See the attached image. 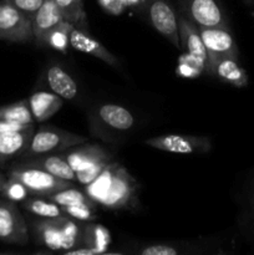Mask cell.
<instances>
[{"label": "cell", "mask_w": 254, "mask_h": 255, "mask_svg": "<svg viewBox=\"0 0 254 255\" xmlns=\"http://www.w3.org/2000/svg\"><path fill=\"white\" fill-rule=\"evenodd\" d=\"M35 238L45 248L54 252L64 251L62 242V216L57 218H42L32 224Z\"/></svg>", "instance_id": "12"}, {"label": "cell", "mask_w": 254, "mask_h": 255, "mask_svg": "<svg viewBox=\"0 0 254 255\" xmlns=\"http://www.w3.org/2000/svg\"><path fill=\"white\" fill-rule=\"evenodd\" d=\"M85 193L107 209H134L138 206V183L117 162H110L96 179L85 186Z\"/></svg>", "instance_id": "1"}, {"label": "cell", "mask_w": 254, "mask_h": 255, "mask_svg": "<svg viewBox=\"0 0 254 255\" xmlns=\"http://www.w3.org/2000/svg\"><path fill=\"white\" fill-rule=\"evenodd\" d=\"M253 199H254V196H253Z\"/></svg>", "instance_id": "35"}, {"label": "cell", "mask_w": 254, "mask_h": 255, "mask_svg": "<svg viewBox=\"0 0 254 255\" xmlns=\"http://www.w3.org/2000/svg\"><path fill=\"white\" fill-rule=\"evenodd\" d=\"M178 25L182 51L193 55L197 59L207 62V51L203 40H202L199 27L182 14L178 16Z\"/></svg>", "instance_id": "14"}, {"label": "cell", "mask_w": 254, "mask_h": 255, "mask_svg": "<svg viewBox=\"0 0 254 255\" xmlns=\"http://www.w3.org/2000/svg\"><path fill=\"white\" fill-rule=\"evenodd\" d=\"M0 241L25 246L29 242L26 222L11 201H0Z\"/></svg>", "instance_id": "9"}, {"label": "cell", "mask_w": 254, "mask_h": 255, "mask_svg": "<svg viewBox=\"0 0 254 255\" xmlns=\"http://www.w3.org/2000/svg\"><path fill=\"white\" fill-rule=\"evenodd\" d=\"M138 253L141 255H177L179 254V251L176 246L158 243L144 247L139 249Z\"/></svg>", "instance_id": "31"}, {"label": "cell", "mask_w": 254, "mask_h": 255, "mask_svg": "<svg viewBox=\"0 0 254 255\" xmlns=\"http://www.w3.org/2000/svg\"><path fill=\"white\" fill-rule=\"evenodd\" d=\"M70 46L80 52L91 55V56L106 62L110 66H119L117 57L112 52H110L101 42L90 36L86 30L79 29V27L75 26L72 27L71 32H70Z\"/></svg>", "instance_id": "11"}, {"label": "cell", "mask_w": 254, "mask_h": 255, "mask_svg": "<svg viewBox=\"0 0 254 255\" xmlns=\"http://www.w3.org/2000/svg\"><path fill=\"white\" fill-rule=\"evenodd\" d=\"M0 39L11 42L34 40L32 20L5 0L0 2Z\"/></svg>", "instance_id": "4"}, {"label": "cell", "mask_w": 254, "mask_h": 255, "mask_svg": "<svg viewBox=\"0 0 254 255\" xmlns=\"http://www.w3.org/2000/svg\"><path fill=\"white\" fill-rule=\"evenodd\" d=\"M32 20L45 0H5Z\"/></svg>", "instance_id": "30"}, {"label": "cell", "mask_w": 254, "mask_h": 255, "mask_svg": "<svg viewBox=\"0 0 254 255\" xmlns=\"http://www.w3.org/2000/svg\"><path fill=\"white\" fill-rule=\"evenodd\" d=\"M55 2L59 6L64 20L69 21L75 27L87 31L86 12L84 10L82 0H55Z\"/></svg>", "instance_id": "23"}, {"label": "cell", "mask_w": 254, "mask_h": 255, "mask_svg": "<svg viewBox=\"0 0 254 255\" xmlns=\"http://www.w3.org/2000/svg\"><path fill=\"white\" fill-rule=\"evenodd\" d=\"M46 81L54 94L65 100H72L77 96L79 87L71 75L60 65H54L46 72Z\"/></svg>", "instance_id": "18"}, {"label": "cell", "mask_w": 254, "mask_h": 255, "mask_svg": "<svg viewBox=\"0 0 254 255\" xmlns=\"http://www.w3.org/2000/svg\"><path fill=\"white\" fill-rule=\"evenodd\" d=\"M97 115L105 125L117 131H128L134 125L133 115L121 105H102L97 110Z\"/></svg>", "instance_id": "19"}, {"label": "cell", "mask_w": 254, "mask_h": 255, "mask_svg": "<svg viewBox=\"0 0 254 255\" xmlns=\"http://www.w3.org/2000/svg\"><path fill=\"white\" fill-rule=\"evenodd\" d=\"M22 206L27 212L40 218H57L65 214L61 207L49 198H27L25 199Z\"/></svg>", "instance_id": "24"}, {"label": "cell", "mask_w": 254, "mask_h": 255, "mask_svg": "<svg viewBox=\"0 0 254 255\" xmlns=\"http://www.w3.org/2000/svg\"><path fill=\"white\" fill-rule=\"evenodd\" d=\"M30 126H32V125H26L15 121H7V120H0V133H4V132L21 131V129L27 128V127Z\"/></svg>", "instance_id": "33"}, {"label": "cell", "mask_w": 254, "mask_h": 255, "mask_svg": "<svg viewBox=\"0 0 254 255\" xmlns=\"http://www.w3.org/2000/svg\"><path fill=\"white\" fill-rule=\"evenodd\" d=\"M207 72L234 87H246L248 85V75L239 65L238 59L224 57L218 60L207 69Z\"/></svg>", "instance_id": "16"}, {"label": "cell", "mask_w": 254, "mask_h": 255, "mask_svg": "<svg viewBox=\"0 0 254 255\" xmlns=\"http://www.w3.org/2000/svg\"><path fill=\"white\" fill-rule=\"evenodd\" d=\"M27 163L34 164V166L40 167L44 171L49 172L52 176L57 177V178L65 179V181H76V173L69 162L65 159L62 153H52V154H45V156H39L37 158L31 159Z\"/></svg>", "instance_id": "21"}, {"label": "cell", "mask_w": 254, "mask_h": 255, "mask_svg": "<svg viewBox=\"0 0 254 255\" xmlns=\"http://www.w3.org/2000/svg\"><path fill=\"white\" fill-rule=\"evenodd\" d=\"M86 142V137L81 134L64 131L51 126H42L35 132L29 147L22 153L24 157H39L45 154L60 153L72 147L80 146Z\"/></svg>", "instance_id": "2"}, {"label": "cell", "mask_w": 254, "mask_h": 255, "mask_svg": "<svg viewBox=\"0 0 254 255\" xmlns=\"http://www.w3.org/2000/svg\"><path fill=\"white\" fill-rule=\"evenodd\" d=\"M0 120H7V121L32 125L34 117H32L31 111H30L29 101L27 100H21V101L0 107Z\"/></svg>", "instance_id": "25"}, {"label": "cell", "mask_w": 254, "mask_h": 255, "mask_svg": "<svg viewBox=\"0 0 254 255\" xmlns=\"http://www.w3.org/2000/svg\"><path fill=\"white\" fill-rule=\"evenodd\" d=\"M1 193L5 197V199L14 202V203H16V202H24L30 196V192L27 191L26 187L19 179L14 178V177H9L5 181L1 189Z\"/></svg>", "instance_id": "29"}, {"label": "cell", "mask_w": 254, "mask_h": 255, "mask_svg": "<svg viewBox=\"0 0 254 255\" xmlns=\"http://www.w3.org/2000/svg\"><path fill=\"white\" fill-rule=\"evenodd\" d=\"M75 173L85 171L92 166L100 163H110L112 161V154L104 147L99 144H86L77 147L71 151L62 153Z\"/></svg>", "instance_id": "10"}, {"label": "cell", "mask_w": 254, "mask_h": 255, "mask_svg": "<svg viewBox=\"0 0 254 255\" xmlns=\"http://www.w3.org/2000/svg\"><path fill=\"white\" fill-rule=\"evenodd\" d=\"M34 133V125L21 131L0 133V163L21 156L29 147Z\"/></svg>", "instance_id": "13"}, {"label": "cell", "mask_w": 254, "mask_h": 255, "mask_svg": "<svg viewBox=\"0 0 254 255\" xmlns=\"http://www.w3.org/2000/svg\"><path fill=\"white\" fill-rule=\"evenodd\" d=\"M107 164L109 163H100L96 164V166L90 167V168L85 169V171L79 172V173H76V182H79L82 186H87V184L91 183L94 179H96L100 176V173L104 171Z\"/></svg>", "instance_id": "32"}, {"label": "cell", "mask_w": 254, "mask_h": 255, "mask_svg": "<svg viewBox=\"0 0 254 255\" xmlns=\"http://www.w3.org/2000/svg\"><path fill=\"white\" fill-rule=\"evenodd\" d=\"M4 183H5V179H4V177H2V174H0V192H1V189H2V186H4Z\"/></svg>", "instance_id": "34"}, {"label": "cell", "mask_w": 254, "mask_h": 255, "mask_svg": "<svg viewBox=\"0 0 254 255\" xmlns=\"http://www.w3.org/2000/svg\"><path fill=\"white\" fill-rule=\"evenodd\" d=\"M9 177L19 179L26 187L31 196L45 197V198L49 197L50 194L60 191V189L72 186L70 181L57 178V177L52 176L40 167L30 164L27 162L14 167L10 171Z\"/></svg>", "instance_id": "3"}, {"label": "cell", "mask_w": 254, "mask_h": 255, "mask_svg": "<svg viewBox=\"0 0 254 255\" xmlns=\"http://www.w3.org/2000/svg\"><path fill=\"white\" fill-rule=\"evenodd\" d=\"M183 16L198 27H228L226 15L217 0H179Z\"/></svg>", "instance_id": "7"}, {"label": "cell", "mask_w": 254, "mask_h": 255, "mask_svg": "<svg viewBox=\"0 0 254 255\" xmlns=\"http://www.w3.org/2000/svg\"><path fill=\"white\" fill-rule=\"evenodd\" d=\"M64 20L59 6L55 0H45L39 11L32 17V31H34V41L40 46L45 35L54 29L56 25Z\"/></svg>", "instance_id": "15"}, {"label": "cell", "mask_w": 254, "mask_h": 255, "mask_svg": "<svg viewBox=\"0 0 254 255\" xmlns=\"http://www.w3.org/2000/svg\"><path fill=\"white\" fill-rule=\"evenodd\" d=\"M146 144L159 151L177 154L207 153L212 148V142L208 137L192 134H163L148 138Z\"/></svg>", "instance_id": "5"}, {"label": "cell", "mask_w": 254, "mask_h": 255, "mask_svg": "<svg viewBox=\"0 0 254 255\" xmlns=\"http://www.w3.org/2000/svg\"><path fill=\"white\" fill-rule=\"evenodd\" d=\"M46 198L51 199L52 202H55L56 204H59L60 207L65 206H72V204L80 203V202H85L87 199H90L86 196V193L80 189L74 188V187H67V188L60 189V191L55 192V193L50 194Z\"/></svg>", "instance_id": "28"}, {"label": "cell", "mask_w": 254, "mask_h": 255, "mask_svg": "<svg viewBox=\"0 0 254 255\" xmlns=\"http://www.w3.org/2000/svg\"><path fill=\"white\" fill-rule=\"evenodd\" d=\"M95 202L91 199H87L85 202L72 204V206L61 207L64 213L71 218L76 219L79 222H91L96 218V207Z\"/></svg>", "instance_id": "26"}, {"label": "cell", "mask_w": 254, "mask_h": 255, "mask_svg": "<svg viewBox=\"0 0 254 255\" xmlns=\"http://www.w3.org/2000/svg\"><path fill=\"white\" fill-rule=\"evenodd\" d=\"M206 71V62L197 59L193 55L183 52L179 57L177 74L182 77H197L201 72Z\"/></svg>", "instance_id": "27"}, {"label": "cell", "mask_w": 254, "mask_h": 255, "mask_svg": "<svg viewBox=\"0 0 254 255\" xmlns=\"http://www.w3.org/2000/svg\"><path fill=\"white\" fill-rule=\"evenodd\" d=\"M74 25L66 20H62L59 25L50 30L42 39L40 47H51L60 52H66L70 46V32Z\"/></svg>", "instance_id": "22"}, {"label": "cell", "mask_w": 254, "mask_h": 255, "mask_svg": "<svg viewBox=\"0 0 254 255\" xmlns=\"http://www.w3.org/2000/svg\"><path fill=\"white\" fill-rule=\"evenodd\" d=\"M81 246L91 249L95 254H106L110 244H111V236L106 227L101 224L94 223H81Z\"/></svg>", "instance_id": "20"}, {"label": "cell", "mask_w": 254, "mask_h": 255, "mask_svg": "<svg viewBox=\"0 0 254 255\" xmlns=\"http://www.w3.org/2000/svg\"><path fill=\"white\" fill-rule=\"evenodd\" d=\"M62 97L54 92L37 91L30 96L29 101L30 111L35 121L44 122L51 119L62 107Z\"/></svg>", "instance_id": "17"}, {"label": "cell", "mask_w": 254, "mask_h": 255, "mask_svg": "<svg viewBox=\"0 0 254 255\" xmlns=\"http://www.w3.org/2000/svg\"><path fill=\"white\" fill-rule=\"evenodd\" d=\"M147 15L153 29L166 37L173 46L181 49L178 15L168 0H149Z\"/></svg>", "instance_id": "8"}, {"label": "cell", "mask_w": 254, "mask_h": 255, "mask_svg": "<svg viewBox=\"0 0 254 255\" xmlns=\"http://www.w3.org/2000/svg\"><path fill=\"white\" fill-rule=\"evenodd\" d=\"M207 51L206 71L212 64L224 57L238 59L239 51L228 27H199Z\"/></svg>", "instance_id": "6"}]
</instances>
